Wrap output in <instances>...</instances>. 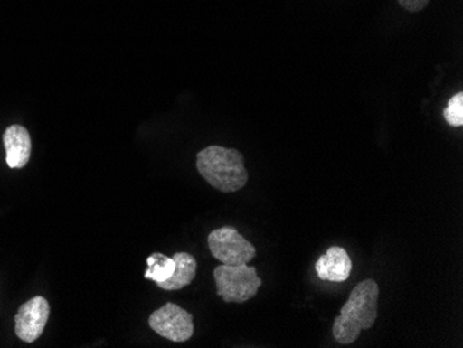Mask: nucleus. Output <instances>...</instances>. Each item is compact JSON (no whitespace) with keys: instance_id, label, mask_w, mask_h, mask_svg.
Segmentation results:
<instances>
[{"instance_id":"1","label":"nucleus","mask_w":463,"mask_h":348,"mask_svg":"<svg viewBox=\"0 0 463 348\" xmlns=\"http://www.w3.org/2000/svg\"><path fill=\"white\" fill-rule=\"evenodd\" d=\"M381 289L373 279H365L354 287L340 315L333 324V337L339 344H353L361 332L368 331L376 324Z\"/></svg>"},{"instance_id":"2","label":"nucleus","mask_w":463,"mask_h":348,"mask_svg":"<svg viewBox=\"0 0 463 348\" xmlns=\"http://www.w3.org/2000/svg\"><path fill=\"white\" fill-rule=\"evenodd\" d=\"M196 167L207 183L222 193H235L249 181L244 157L239 150L215 145L205 147L197 155Z\"/></svg>"},{"instance_id":"3","label":"nucleus","mask_w":463,"mask_h":348,"mask_svg":"<svg viewBox=\"0 0 463 348\" xmlns=\"http://www.w3.org/2000/svg\"><path fill=\"white\" fill-rule=\"evenodd\" d=\"M214 279L217 295L225 303H246L256 297L262 285L256 267H249L247 264H221L214 269Z\"/></svg>"},{"instance_id":"4","label":"nucleus","mask_w":463,"mask_h":348,"mask_svg":"<svg viewBox=\"0 0 463 348\" xmlns=\"http://www.w3.org/2000/svg\"><path fill=\"white\" fill-rule=\"evenodd\" d=\"M208 249L214 259L226 265L249 264L257 256L256 246L231 227L213 230L208 235Z\"/></svg>"},{"instance_id":"5","label":"nucleus","mask_w":463,"mask_h":348,"mask_svg":"<svg viewBox=\"0 0 463 348\" xmlns=\"http://www.w3.org/2000/svg\"><path fill=\"white\" fill-rule=\"evenodd\" d=\"M149 326L164 339L184 343L194 336V315L178 304L166 303L150 315Z\"/></svg>"},{"instance_id":"6","label":"nucleus","mask_w":463,"mask_h":348,"mask_svg":"<svg viewBox=\"0 0 463 348\" xmlns=\"http://www.w3.org/2000/svg\"><path fill=\"white\" fill-rule=\"evenodd\" d=\"M51 315L48 300L41 296L31 298L18 308L14 316L15 334L25 343H33L45 331Z\"/></svg>"},{"instance_id":"7","label":"nucleus","mask_w":463,"mask_h":348,"mask_svg":"<svg viewBox=\"0 0 463 348\" xmlns=\"http://www.w3.org/2000/svg\"><path fill=\"white\" fill-rule=\"evenodd\" d=\"M353 262L347 251L339 246L327 249L326 254L319 257L315 264V271L319 279L327 282H345L350 277Z\"/></svg>"},{"instance_id":"8","label":"nucleus","mask_w":463,"mask_h":348,"mask_svg":"<svg viewBox=\"0 0 463 348\" xmlns=\"http://www.w3.org/2000/svg\"><path fill=\"white\" fill-rule=\"evenodd\" d=\"M6 161L10 168H24L31 157L33 143L30 132L23 126H10L4 134Z\"/></svg>"},{"instance_id":"9","label":"nucleus","mask_w":463,"mask_h":348,"mask_svg":"<svg viewBox=\"0 0 463 348\" xmlns=\"http://www.w3.org/2000/svg\"><path fill=\"white\" fill-rule=\"evenodd\" d=\"M173 259H175V271L170 279L165 282L157 283L158 287L163 290H181L194 282L197 274V261L192 254L176 253Z\"/></svg>"},{"instance_id":"10","label":"nucleus","mask_w":463,"mask_h":348,"mask_svg":"<svg viewBox=\"0 0 463 348\" xmlns=\"http://www.w3.org/2000/svg\"><path fill=\"white\" fill-rule=\"evenodd\" d=\"M147 271L145 272V279L153 280L156 283L165 282L170 279L175 271V259L161 253H153L147 257Z\"/></svg>"},{"instance_id":"11","label":"nucleus","mask_w":463,"mask_h":348,"mask_svg":"<svg viewBox=\"0 0 463 348\" xmlns=\"http://www.w3.org/2000/svg\"><path fill=\"white\" fill-rule=\"evenodd\" d=\"M444 118L451 127L463 126V93L458 92L457 95L449 99V105L444 110Z\"/></svg>"},{"instance_id":"12","label":"nucleus","mask_w":463,"mask_h":348,"mask_svg":"<svg viewBox=\"0 0 463 348\" xmlns=\"http://www.w3.org/2000/svg\"><path fill=\"white\" fill-rule=\"evenodd\" d=\"M397 2L408 12L416 13L425 9L430 0H397Z\"/></svg>"}]
</instances>
